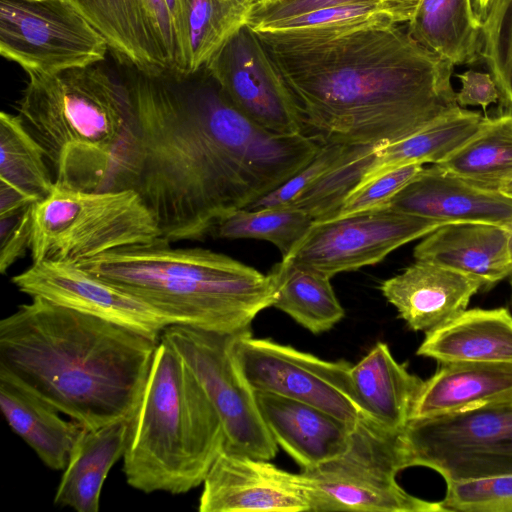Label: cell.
<instances>
[{
  "label": "cell",
  "mask_w": 512,
  "mask_h": 512,
  "mask_svg": "<svg viewBox=\"0 0 512 512\" xmlns=\"http://www.w3.org/2000/svg\"><path fill=\"white\" fill-rule=\"evenodd\" d=\"M507 229H508L507 250H508L510 265L512 267V225L509 226Z\"/></svg>",
  "instance_id": "obj_45"
},
{
  "label": "cell",
  "mask_w": 512,
  "mask_h": 512,
  "mask_svg": "<svg viewBox=\"0 0 512 512\" xmlns=\"http://www.w3.org/2000/svg\"><path fill=\"white\" fill-rule=\"evenodd\" d=\"M443 512H512V473L446 482Z\"/></svg>",
  "instance_id": "obj_36"
},
{
  "label": "cell",
  "mask_w": 512,
  "mask_h": 512,
  "mask_svg": "<svg viewBox=\"0 0 512 512\" xmlns=\"http://www.w3.org/2000/svg\"><path fill=\"white\" fill-rule=\"evenodd\" d=\"M158 342L34 297L0 322V370L95 429L134 417Z\"/></svg>",
  "instance_id": "obj_3"
},
{
  "label": "cell",
  "mask_w": 512,
  "mask_h": 512,
  "mask_svg": "<svg viewBox=\"0 0 512 512\" xmlns=\"http://www.w3.org/2000/svg\"><path fill=\"white\" fill-rule=\"evenodd\" d=\"M28 77L18 115L43 147L55 184L123 189L135 144L127 86L96 64Z\"/></svg>",
  "instance_id": "obj_4"
},
{
  "label": "cell",
  "mask_w": 512,
  "mask_h": 512,
  "mask_svg": "<svg viewBox=\"0 0 512 512\" xmlns=\"http://www.w3.org/2000/svg\"><path fill=\"white\" fill-rule=\"evenodd\" d=\"M508 229L481 222L444 224L414 248L415 260L427 261L479 280L489 290L512 275Z\"/></svg>",
  "instance_id": "obj_21"
},
{
  "label": "cell",
  "mask_w": 512,
  "mask_h": 512,
  "mask_svg": "<svg viewBox=\"0 0 512 512\" xmlns=\"http://www.w3.org/2000/svg\"><path fill=\"white\" fill-rule=\"evenodd\" d=\"M12 283L31 298L108 320L156 341L169 326L145 302L77 264L32 263L13 276Z\"/></svg>",
  "instance_id": "obj_16"
},
{
  "label": "cell",
  "mask_w": 512,
  "mask_h": 512,
  "mask_svg": "<svg viewBox=\"0 0 512 512\" xmlns=\"http://www.w3.org/2000/svg\"><path fill=\"white\" fill-rule=\"evenodd\" d=\"M273 439L301 467L310 468L343 454L355 427L310 404L271 393H255Z\"/></svg>",
  "instance_id": "obj_20"
},
{
  "label": "cell",
  "mask_w": 512,
  "mask_h": 512,
  "mask_svg": "<svg viewBox=\"0 0 512 512\" xmlns=\"http://www.w3.org/2000/svg\"><path fill=\"white\" fill-rule=\"evenodd\" d=\"M32 205L5 218H1L0 271L5 273L11 265L30 250L32 233Z\"/></svg>",
  "instance_id": "obj_41"
},
{
  "label": "cell",
  "mask_w": 512,
  "mask_h": 512,
  "mask_svg": "<svg viewBox=\"0 0 512 512\" xmlns=\"http://www.w3.org/2000/svg\"><path fill=\"white\" fill-rule=\"evenodd\" d=\"M247 118L276 134L304 133L295 102L258 34L240 28L203 68ZM305 134V133H304Z\"/></svg>",
  "instance_id": "obj_14"
},
{
  "label": "cell",
  "mask_w": 512,
  "mask_h": 512,
  "mask_svg": "<svg viewBox=\"0 0 512 512\" xmlns=\"http://www.w3.org/2000/svg\"><path fill=\"white\" fill-rule=\"evenodd\" d=\"M350 379L357 403L367 417L391 431L404 429L423 380L397 362L386 343H376L351 365Z\"/></svg>",
  "instance_id": "obj_25"
},
{
  "label": "cell",
  "mask_w": 512,
  "mask_h": 512,
  "mask_svg": "<svg viewBox=\"0 0 512 512\" xmlns=\"http://www.w3.org/2000/svg\"><path fill=\"white\" fill-rule=\"evenodd\" d=\"M109 46L68 0H0V53L28 73L95 65Z\"/></svg>",
  "instance_id": "obj_11"
},
{
  "label": "cell",
  "mask_w": 512,
  "mask_h": 512,
  "mask_svg": "<svg viewBox=\"0 0 512 512\" xmlns=\"http://www.w3.org/2000/svg\"><path fill=\"white\" fill-rule=\"evenodd\" d=\"M399 433L362 420L343 454L303 468L310 512H443L439 501L418 498L398 484L405 469Z\"/></svg>",
  "instance_id": "obj_8"
},
{
  "label": "cell",
  "mask_w": 512,
  "mask_h": 512,
  "mask_svg": "<svg viewBox=\"0 0 512 512\" xmlns=\"http://www.w3.org/2000/svg\"><path fill=\"white\" fill-rule=\"evenodd\" d=\"M380 290L409 329L426 333L466 310L482 284L441 265L416 260L383 281Z\"/></svg>",
  "instance_id": "obj_19"
},
{
  "label": "cell",
  "mask_w": 512,
  "mask_h": 512,
  "mask_svg": "<svg viewBox=\"0 0 512 512\" xmlns=\"http://www.w3.org/2000/svg\"><path fill=\"white\" fill-rule=\"evenodd\" d=\"M269 274L275 291L272 307L310 332H325L344 317L330 277L283 259Z\"/></svg>",
  "instance_id": "obj_30"
},
{
  "label": "cell",
  "mask_w": 512,
  "mask_h": 512,
  "mask_svg": "<svg viewBox=\"0 0 512 512\" xmlns=\"http://www.w3.org/2000/svg\"><path fill=\"white\" fill-rule=\"evenodd\" d=\"M376 146H350L336 165L288 206L303 210L314 220L333 217L361 183Z\"/></svg>",
  "instance_id": "obj_34"
},
{
  "label": "cell",
  "mask_w": 512,
  "mask_h": 512,
  "mask_svg": "<svg viewBox=\"0 0 512 512\" xmlns=\"http://www.w3.org/2000/svg\"><path fill=\"white\" fill-rule=\"evenodd\" d=\"M444 224L390 207L317 219L290 255L282 259L332 278L376 264Z\"/></svg>",
  "instance_id": "obj_13"
},
{
  "label": "cell",
  "mask_w": 512,
  "mask_h": 512,
  "mask_svg": "<svg viewBox=\"0 0 512 512\" xmlns=\"http://www.w3.org/2000/svg\"><path fill=\"white\" fill-rule=\"evenodd\" d=\"M421 0H381L380 6L392 22H409Z\"/></svg>",
  "instance_id": "obj_43"
},
{
  "label": "cell",
  "mask_w": 512,
  "mask_h": 512,
  "mask_svg": "<svg viewBox=\"0 0 512 512\" xmlns=\"http://www.w3.org/2000/svg\"><path fill=\"white\" fill-rule=\"evenodd\" d=\"M487 120L479 112L459 107L403 139L377 145L359 185L398 166L441 163L475 136Z\"/></svg>",
  "instance_id": "obj_28"
},
{
  "label": "cell",
  "mask_w": 512,
  "mask_h": 512,
  "mask_svg": "<svg viewBox=\"0 0 512 512\" xmlns=\"http://www.w3.org/2000/svg\"><path fill=\"white\" fill-rule=\"evenodd\" d=\"M437 165L481 189L500 192L512 180V110L488 117L475 136Z\"/></svg>",
  "instance_id": "obj_31"
},
{
  "label": "cell",
  "mask_w": 512,
  "mask_h": 512,
  "mask_svg": "<svg viewBox=\"0 0 512 512\" xmlns=\"http://www.w3.org/2000/svg\"><path fill=\"white\" fill-rule=\"evenodd\" d=\"M141 74L178 79L180 48L166 0H68Z\"/></svg>",
  "instance_id": "obj_15"
},
{
  "label": "cell",
  "mask_w": 512,
  "mask_h": 512,
  "mask_svg": "<svg viewBox=\"0 0 512 512\" xmlns=\"http://www.w3.org/2000/svg\"><path fill=\"white\" fill-rule=\"evenodd\" d=\"M235 365L254 393H271L324 410L355 427L367 417L354 396L351 364L328 361L251 332L233 335Z\"/></svg>",
  "instance_id": "obj_10"
},
{
  "label": "cell",
  "mask_w": 512,
  "mask_h": 512,
  "mask_svg": "<svg viewBox=\"0 0 512 512\" xmlns=\"http://www.w3.org/2000/svg\"><path fill=\"white\" fill-rule=\"evenodd\" d=\"M481 59L500 93V103L512 110V0H490L479 16Z\"/></svg>",
  "instance_id": "obj_35"
},
{
  "label": "cell",
  "mask_w": 512,
  "mask_h": 512,
  "mask_svg": "<svg viewBox=\"0 0 512 512\" xmlns=\"http://www.w3.org/2000/svg\"><path fill=\"white\" fill-rule=\"evenodd\" d=\"M500 192L505 196L512 199V180H510L501 190Z\"/></svg>",
  "instance_id": "obj_46"
},
{
  "label": "cell",
  "mask_w": 512,
  "mask_h": 512,
  "mask_svg": "<svg viewBox=\"0 0 512 512\" xmlns=\"http://www.w3.org/2000/svg\"><path fill=\"white\" fill-rule=\"evenodd\" d=\"M176 33L180 71L176 80L195 75L244 25L250 6L241 0H178Z\"/></svg>",
  "instance_id": "obj_27"
},
{
  "label": "cell",
  "mask_w": 512,
  "mask_h": 512,
  "mask_svg": "<svg viewBox=\"0 0 512 512\" xmlns=\"http://www.w3.org/2000/svg\"><path fill=\"white\" fill-rule=\"evenodd\" d=\"M424 168L412 163L384 171L359 185L333 217L388 207L393 197ZM331 218V217H330Z\"/></svg>",
  "instance_id": "obj_38"
},
{
  "label": "cell",
  "mask_w": 512,
  "mask_h": 512,
  "mask_svg": "<svg viewBox=\"0 0 512 512\" xmlns=\"http://www.w3.org/2000/svg\"><path fill=\"white\" fill-rule=\"evenodd\" d=\"M314 219L298 208L284 206L238 209L222 218L211 234L225 239L265 240L276 246L282 258L290 255Z\"/></svg>",
  "instance_id": "obj_33"
},
{
  "label": "cell",
  "mask_w": 512,
  "mask_h": 512,
  "mask_svg": "<svg viewBox=\"0 0 512 512\" xmlns=\"http://www.w3.org/2000/svg\"><path fill=\"white\" fill-rule=\"evenodd\" d=\"M132 418L95 429L84 427L70 454L54 503L77 512H98L105 479L127 448Z\"/></svg>",
  "instance_id": "obj_24"
},
{
  "label": "cell",
  "mask_w": 512,
  "mask_h": 512,
  "mask_svg": "<svg viewBox=\"0 0 512 512\" xmlns=\"http://www.w3.org/2000/svg\"><path fill=\"white\" fill-rule=\"evenodd\" d=\"M406 468L434 470L445 482L512 473V402L409 420L399 433Z\"/></svg>",
  "instance_id": "obj_9"
},
{
  "label": "cell",
  "mask_w": 512,
  "mask_h": 512,
  "mask_svg": "<svg viewBox=\"0 0 512 512\" xmlns=\"http://www.w3.org/2000/svg\"><path fill=\"white\" fill-rule=\"evenodd\" d=\"M391 20L378 3H353L322 8L270 23L259 31L286 29H331L377 20Z\"/></svg>",
  "instance_id": "obj_39"
},
{
  "label": "cell",
  "mask_w": 512,
  "mask_h": 512,
  "mask_svg": "<svg viewBox=\"0 0 512 512\" xmlns=\"http://www.w3.org/2000/svg\"><path fill=\"white\" fill-rule=\"evenodd\" d=\"M243 1L245 4H247L248 6H251L253 5L254 3L258 2L259 0H241Z\"/></svg>",
  "instance_id": "obj_47"
},
{
  "label": "cell",
  "mask_w": 512,
  "mask_h": 512,
  "mask_svg": "<svg viewBox=\"0 0 512 512\" xmlns=\"http://www.w3.org/2000/svg\"><path fill=\"white\" fill-rule=\"evenodd\" d=\"M407 31L453 65L481 59L482 24L471 0H421Z\"/></svg>",
  "instance_id": "obj_29"
},
{
  "label": "cell",
  "mask_w": 512,
  "mask_h": 512,
  "mask_svg": "<svg viewBox=\"0 0 512 512\" xmlns=\"http://www.w3.org/2000/svg\"><path fill=\"white\" fill-rule=\"evenodd\" d=\"M202 485L200 512H310L300 473L224 448Z\"/></svg>",
  "instance_id": "obj_17"
},
{
  "label": "cell",
  "mask_w": 512,
  "mask_h": 512,
  "mask_svg": "<svg viewBox=\"0 0 512 512\" xmlns=\"http://www.w3.org/2000/svg\"><path fill=\"white\" fill-rule=\"evenodd\" d=\"M0 182L40 200L55 185L46 153L17 114H0Z\"/></svg>",
  "instance_id": "obj_32"
},
{
  "label": "cell",
  "mask_w": 512,
  "mask_h": 512,
  "mask_svg": "<svg viewBox=\"0 0 512 512\" xmlns=\"http://www.w3.org/2000/svg\"><path fill=\"white\" fill-rule=\"evenodd\" d=\"M490 0H474V10L478 17L483 13Z\"/></svg>",
  "instance_id": "obj_44"
},
{
  "label": "cell",
  "mask_w": 512,
  "mask_h": 512,
  "mask_svg": "<svg viewBox=\"0 0 512 512\" xmlns=\"http://www.w3.org/2000/svg\"><path fill=\"white\" fill-rule=\"evenodd\" d=\"M461 82V89L456 93V101L460 107L487 106L500 99V93L491 74L468 70L456 75Z\"/></svg>",
  "instance_id": "obj_42"
},
{
  "label": "cell",
  "mask_w": 512,
  "mask_h": 512,
  "mask_svg": "<svg viewBox=\"0 0 512 512\" xmlns=\"http://www.w3.org/2000/svg\"><path fill=\"white\" fill-rule=\"evenodd\" d=\"M256 32L320 144L391 143L460 107L454 65L391 20Z\"/></svg>",
  "instance_id": "obj_2"
},
{
  "label": "cell",
  "mask_w": 512,
  "mask_h": 512,
  "mask_svg": "<svg viewBox=\"0 0 512 512\" xmlns=\"http://www.w3.org/2000/svg\"><path fill=\"white\" fill-rule=\"evenodd\" d=\"M223 446L217 411L184 359L160 338L123 456L127 483L144 493H187L203 483Z\"/></svg>",
  "instance_id": "obj_6"
},
{
  "label": "cell",
  "mask_w": 512,
  "mask_h": 512,
  "mask_svg": "<svg viewBox=\"0 0 512 512\" xmlns=\"http://www.w3.org/2000/svg\"><path fill=\"white\" fill-rule=\"evenodd\" d=\"M349 148L350 145L344 144H322L316 155L299 171L246 209L288 206L336 165L345 156Z\"/></svg>",
  "instance_id": "obj_37"
},
{
  "label": "cell",
  "mask_w": 512,
  "mask_h": 512,
  "mask_svg": "<svg viewBox=\"0 0 512 512\" xmlns=\"http://www.w3.org/2000/svg\"><path fill=\"white\" fill-rule=\"evenodd\" d=\"M381 0H259L250 6L247 25L259 31L266 25L308 12L353 3H378Z\"/></svg>",
  "instance_id": "obj_40"
},
{
  "label": "cell",
  "mask_w": 512,
  "mask_h": 512,
  "mask_svg": "<svg viewBox=\"0 0 512 512\" xmlns=\"http://www.w3.org/2000/svg\"><path fill=\"white\" fill-rule=\"evenodd\" d=\"M233 335L169 325L161 337L184 359L222 423L223 448L270 460L278 445L267 429L253 390L239 373L230 346Z\"/></svg>",
  "instance_id": "obj_12"
},
{
  "label": "cell",
  "mask_w": 512,
  "mask_h": 512,
  "mask_svg": "<svg viewBox=\"0 0 512 512\" xmlns=\"http://www.w3.org/2000/svg\"><path fill=\"white\" fill-rule=\"evenodd\" d=\"M0 406L12 428L53 470H64L84 427L0 370Z\"/></svg>",
  "instance_id": "obj_26"
},
{
  "label": "cell",
  "mask_w": 512,
  "mask_h": 512,
  "mask_svg": "<svg viewBox=\"0 0 512 512\" xmlns=\"http://www.w3.org/2000/svg\"><path fill=\"white\" fill-rule=\"evenodd\" d=\"M510 287H511V305H512V275H511V279H510Z\"/></svg>",
  "instance_id": "obj_48"
},
{
  "label": "cell",
  "mask_w": 512,
  "mask_h": 512,
  "mask_svg": "<svg viewBox=\"0 0 512 512\" xmlns=\"http://www.w3.org/2000/svg\"><path fill=\"white\" fill-rule=\"evenodd\" d=\"M416 354L437 363H512V314L506 307L466 309L426 332Z\"/></svg>",
  "instance_id": "obj_23"
},
{
  "label": "cell",
  "mask_w": 512,
  "mask_h": 512,
  "mask_svg": "<svg viewBox=\"0 0 512 512\" xmlns=\"http://www.w3.org/2000/svg\"><path fill=\"white\" fill-rule=\"evenodd\" d=\"M160 238L154 215L133 189L85 191L55 184L32 206V263L77 264Z\"/></svg>",
  "instance_id": "obj_7"
},
{
  "label": "cell",
  "mask_w": 512,
  "mask_h": 512,
  "mask_svg": "<svg viewBox=\"0 0 512 512\" xmlns=\"http://www.w3.org/2000/svg\"><path fill=\"white\" fill-rule=\"evenodd\" d=\"M78 266L139 298L169 325L237 335L274 301L270 274L208 249L155 242L119 248Z\"/></svg>",
  "instance_id": "obj_5"
},
{
  "label": "cell",
  "mask_w": 512,
  "mask_h": 512,
  "mask_svg": "<svg viewBox=\"0 0 512 512\" xmlns=\"http://www.w3.org/2000/svg\"><path fill=\"white\" fill-rule=\"evenodd\" d=\"M388 207L442 223L512 225L511 198L481 189L437 164L424 167Z\"/></svg>",
  "instance_id": "obj_18"
},
{
  "label": "cell",
  "mask_w": 512,
  "mask_h": 512,
  "mask_svg": "<svg viewBox=\"0 0 512 512\" xmlns=\"http://www.w3.org/2000/svg\"><path fill=\"white\" fill-rule=\"evenodd\" d=\"M205 71V70H204ZM188 87L141 74L127 86L135 144L123 189L139 193L161 238L200 240L306 165L321 145L243 115L205 71Z\"/></svg>",
  "instance_id": "obj_1"
},
{
  "label": "cell",
  "mask_w": 512,
  "mask_h": 512,
  "mask_svg": "<svg viewBox=\"0 0 512 512\" xmlns=\"http://www.w3.org/2000/svg\"><path fill=\"white\" fill-rule=\"evenodd\" d=\"M512 402V363L439 362L413 404L410 420Z\"/></svg>",
  "instance_id": "obj_22"
}]
</instances>
